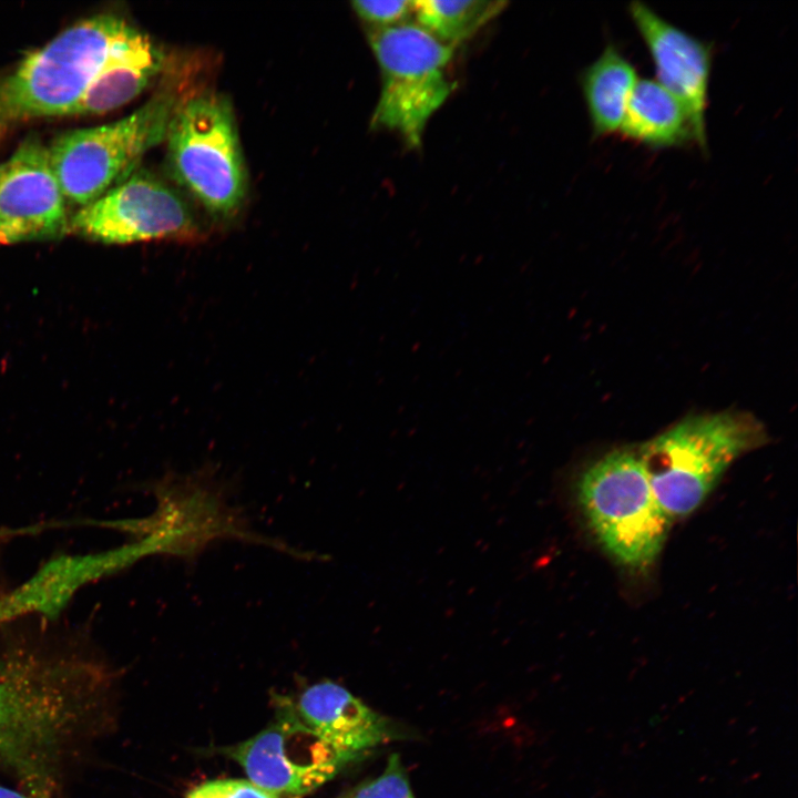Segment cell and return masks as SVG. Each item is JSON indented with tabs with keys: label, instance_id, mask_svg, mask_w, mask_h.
Masks as SVG:
<instances>
[{
	"label": "cell",
	"instance_id": "1",
	"mask_svg": "<svg viewBox=\"0 0 798 798\" xmlns=\"http://www.w3.org/2000/svg\"><path fill=\"white\" fill-rule=\"evenodd\" d=\"M106 672L70 649L0 646V769L51 798L55 776L95 730Z\"/></svg>",
	"mask_w": 798,
	"mask_h": 798
},
{
	"label": "cell",
	"instance_id": "2",
	"mask_svg": "<svg viewBox=\"0 0 798 798\" xmlns=\"http://www.w3.org/2000/svg\"><path fill=\"white\" fill-rule=\"evenodd\" d=\"M135 27L104 12L80 20L0 71V141L29 122L72 116Z\"/></svg>",
	"mask_w": 798,
	"mask_h": 798
},
{
	"label": "cell",
	"instance_id": "3",
	"mask_svg": "<svg viewBox=\"0 0 798 798\" xmlns=\"http://www.w3.org/2000/svg\"><path fill=\"white\" fill-rule=\"evenodd\" d=\"M766 441L756 417L722 411L685 418L637 452L656 501L673 523L706 500L733 462Z\"/></svg>",
	"mask_w": 798,
	"mask_h": 798
},
{
	"label": "cell",
	"instance_id": "4",
	"mask_svg": "<svg viewBox=\"0 0 798 798\" xmlns=\"http://www.w3.org/2000/svg\"><path fill=\"white\" fill-rule=\"evenodd\" d=\"M173 177L217 219H231L247 194V173L233 106L213 90L184 92L165 133Z\"/></svg>",
	"mask_w": 798,
	"mask_h": 798
},
{
	"label": "cell",
	"instance_id": "5",
	"mask_svg": "<svg viewBox=\"0 0 798 798\" xmlns=\"http://www.w3.org/2000/svg\"><path fill=\"white\" fill-rule=\"evenodd\" d=\"M575 497L591 532L618 565L643 572L655 562L672 522L656 501L637 448L613 450L586 466Z\"/></svg>",
	"mask_w": 798,
	"mask_h": 798
},
{
	"label": "cell",
	"instance_id": "6",
	"mask_svg": "<svg viewBox=\"0 0 798 798\" xmlns=\"http://www.w3.org/2000/svg\"><path fill=\"white\" fill-rule=\"evenodd\" d=\"M168 73L139 109L112 123L64 132L49 144V163L66 203L93 202L133 171L142 156L163 142L172 112L184 94Z\"/></svg>",
	"mask_w": 798,
	"mask_h": 798
},
{
	"label": "cell",
	"instance_id": "7",
	"mask_svg": "<svg viewBox=\"0 0 798 798\" xmlns=\"http://www.w3.org/2000/svg\"><path fill=\"white\" fill-rule=\"evenodd\" d=\"M367 38L381 75L371 126L398 133L417 149L430 117L454 90L447 74L453 48L417 22L369 29Z\"/></svg>",
	"mask_w": 798,
	"mask_h": 798
},
{
	"label": "cell",
	"instance_id": "8",
	"mask_svg": "<svg viewBox=\"0 0 798 798\" xmlns=\"http://www.w3.org/2000/svg\"><path fill=\"white\" fill-rule=\"evenodd\" d=\"M70 234L103 244L195 242L201 229L175 190L145 170L133 171L70 217Z\"/></svg>",
	"mask_w": 798,
	"mask_h": 798
},
{
	"label": "cell",
	"instance_id": "9",
	"mask_svg": "<svg viewBox=\"0 0 798 798\" xmlns=\"http://www.w3.org/2000/svg\"><path fill=\"white\" fill-rule=\"evenodd\" d=\"M157 509L135 523L150 554L193 557L209 542L239 539L264 544L298 557H309L282 542L255 533L237 509L229 507L222 489L203 477H167L155 485Z\"/></svg>",
	"mask_w": 798,
	"mask_h": 798
},
{
	"label": "cell",
	"instance_id": "10",
	"mask_svg": "<svg viewBox=\"0 0 798 798\" xmlns=\"http://www.w3.org/2000/svg\"><path fill=\"white\" fill-rule=\"evenodd\" d=\"M226 754L255 785L294 797L318 788L349 761L310 730L294 708H283L269 726Z\"/></svg>",
	"mask_w": 798,
	"mask_h": 798
},
{
	"label": "cell",
	"instance_id": "11",
	"mask_svg": "<svg viewBox=\"0 0 798 798\" xmlns=\"http://www.w3.org/2000/svg\"><path fill=\"white\" fill-rule=\"evenodd\" d=\"M71 214L47 144L25 137L0 162V244L60 239L70 234Z\"/></svg>",
	"mask_w": 798,
	"mask_h": 798
},
{
	"label": "cell",
	"instance_id": "12",
	"mask_svg": "<svg viewBox=\"0 0 798 798\" xmlns=\"http://www.w3.org/2000/svg\"><path fill=\"white\" fill-rule=\"evenodd\" d=\"M628 12L649 51L657 82L686 109L695 142L706 150L712 45L668 22L641 1H632Z\"/></svg>",
	"mask_w": 798,
	"mask_h": 798
},
{
	"label": "cell",
	"instance_id": "13",
	"mask_svg": "<svg viewBox=\"0 0 798 798\" xmlns=\"http://www.w3.org/2000/svg\"><path fill=\"white\" fill-rule=\"evenodd\" d=\"M295 712L310 730L349 761L398 736L391 720L330 681L306 688Z\"/></svg>",
	"mask_w": 798,
	"mask_h": 798
},
{
	"label": "cell",
	"instance_id": "14",
	"mask_svg": "<svg viewBox=\"0 0 798 798\" xmlns=\"http://www.w3.org/2000/svg\"><path fill=\"white\" fill-rule=\"evenodd\" d=\"M165 68L163 52L134 28L91 83L72 115L103 114L137 96Z\"/></svg>",
	"mask_w": 798,
	"mask_h": 798
},
{
	"label": "cell",
	"instance_id": "15",
	"mask_svg": "<svg viewBox=\"0 0 798 798\" xmlns=\"http://www.w3.org/2000/svg\"><path fill=\"white\" fill-rule=\"evenodd\" d=\"M620 131L626 139L654 149L695 141L686 109L666 88L652 79H638Z\"/></svg>",
	"mask_w": 798,
	"mask_h": 798
},
{
	"label": "cell",
	"instance_id": "16",
	"mask_svg": "<svg viewBox=\"0 0 798 798\" xmlns=\"http://www.w3.org/2000/svg\"><path fill=\"white\" fill-rule=\"evenodd\" d=\"M638 81L634 65L614 44L581 75V88L594 136H605L621 127L627 102Z\"/></svg>",
	"mask_w": 798,
	"mask_h": 798
},
{
	"label": "cell",
	"instance_id": "17",
	"mask_svg": "<svg viewBox=\"0 0 798 798\" xmlns=\"http://www.w3.org/2000/svg\"><path fill=\"white\" fill-rule=\"evenodd\" d=\"M507 6L487 0L413 1L417 23L442 43L453 48L473 35Z\"/></svg>",
	"mask_w": 798,
	"mask_h": 798
},
{
	"label": "cell",
	"instance_id": "18",
	"mask_svg": "<svg viewBox=\"0 0 798 798\" xmlns=\"http://www.w3.org/2000/svg\"><path fill=\"white\" fill-rule=\"evenodd\" d=\"M339 798H415L405 767L397 754L388 758L383 771L361 782Z\"/></svg>",
	"mask_w": 798,
	"mask_h": 798
},
{
	"label": "cell",
	"instance_id": "19",
	"mask_svg": "<svg viewBox=\"0 0 798 798\" xmlns=\"http://www.w3.org/2000/svg\"><path fill=\"white\" fill-rule=\"evenodd\" d=\"M351 7L357 17L369 29H385L408 22L413 14V1H352Z\"/></svg>",
	"mask_w": 798,
	"mask_h": 798
},
{
	"label": "cell",
	"instance_id": "20",
	"mask_svg": "<svg viewBox=\"0 0 798 798\" xmlns=\"http://www.w3.org/2000/svg\"><path fill=\"white\" fill-rule=\"evenodd\" d=\"M186 798H298L260 788L250 780L219 779L193 788Z\"/></svg>",
	"mask_w": 798,
	"mask_h": 798
},
{
	"label": "cell",
	"instance_id": "21",
	"mask_svg": "<svg viewBox=\"0 0 798 798\" xmlns=\"http://www.w3.org/2000/svg\"><path fill=\"white\" fill-rule=\"evenodd\" d=\"M0 798H47L43 796L31 794L30 791L16 790L10 787L0 785Z\"/></svg>",
	"mask_w": 798,
	"mask_h": 798
}]
</instances>
